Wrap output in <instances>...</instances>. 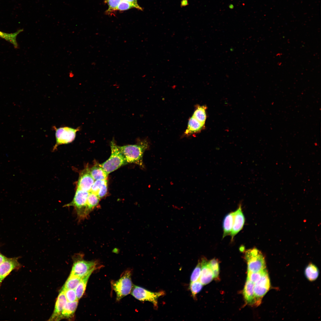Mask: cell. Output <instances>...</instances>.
Instances as JSON below:
<instances>
[{
	"label": "cell",
	"instance_id": "cell-14",
	"mask_svg": "<svg viewBox=\"0 0 321 321\" xmlns=\"http://www.w3.org/2000/svg\"><path fill=\"white\" fill-rule=\"evenodd\" d=\"M67 300L62 290H61L57 297L54 311L50 320H59L60 316L67 303Z\"/></svg>",
	"mask_w": 321,
	"mask_h": 321
},
{
	"label": "cell",
	"instance_id": "cell-33",
	"mask_svg": "<svg viewBox=\"0 0 321 321\" xmlns=\"http://www.w3.org/2000/svg\"><path fill=\"white\" fill-rule=\"evenodd\" d=\"M132 8H135V7L132 4L127 1L122 0L118 5L116 10L124 11Z\"/></svg>",
	"mask_w": 321,
	"mask_h": 321
},
{
	"label": "cell",
	"instance_id": "cell-13",
	"mask_svg": "<svg viewBox=\"0 0 321 321\" xmlns=\"http://www.w3.org/2000/svg\"><path fill=\"white\" fill-rule=\"evenodd\" d=\"M200 262L201 270L199 280L203 285H205L212 280L214 278V275L209 261L206 259L202 258Z\"/></svg>",
	"mask_w": 321,
	"mask_h": 321
},
{
	"label": "cell",
	"instance_id": "cell-18",
	"mask_svg": "<svg viewBox=\"0 0 321 321\" xmlns=\"http://www.w3.org/2000/svg\"><path fill=\"white\" fill-rule=\"evenodd\" d=\"M90 173L95 180L107 179L108 174L100 164H96L89 169Z\"/></svg>",
	"mask_w": 321,
	"mask_h": 321
},
{
	"label": "cell",
	"instance_id": "cell-15",
	"mask_svg": "<svg viewBox=\"0 0 321 321\" xmlns=\"http://www.w3.org/2000/svg\"><path fill=\"white\" fill-rule=\"evenodd\" d=\"M254 284L247 279L243 291V295L246 302L252 306H256L254 291Z\"/></svg>",
	"mask_w": 321,
	"mask_h": 321
},
{
	"label": "cell",
	"instance_id": "cell-34",
	"mask_svg": "<svg viewBox=\"0 0 321 321\" xmlns=\"http://www.w3.org/2000/svg\"><path fill=\"white\" fill-rule=\"evenodd\" d=\"M107 182L105 183L97 194L100 199L103 197L106 194L107 191Z\"/></svg>",
	"mask_w": 321,
	"mask_h": 321
},
{
	"label": "cell",
	"instance_id": "cell-19",
	"mask_svg": "<svg viewBox=\"0 0 321 321\" xmlns=\"http://www.w3.org/2000/svg\"><path fill=\"white\" fill-rule=\"evenodd\" d=\"M233 212L227 214L224 217L223 223V234L222 238L230 235L233 226Z\"/></svg>",
	"mask_w": 321,
	"mask_h": 321
},
{
	"label": "cell",
	"instance_id": "cell-35",
	"mask_svg": "<svg viewBox=\"0 0 321 321\" xmlns=\"http://www.w3.org/2000/svg\"><path fill=\"white\" fill-rule=\"evenodd\" d=\"M127 1L133 5L135 8L140 10H142V8L140 7L137 3V0H122Z\"/></svg>",
	"mask_w": 321,
	"mask_h": 321
},
{
	"label": "cell",
	"instance_id": "cell-11",
	"mask_svg": "<svg viewBox=\"0 0 321 321\" xmlns=\"http://www.w3.org/2000/svg\"><path fill=\"white\" fill-rule=\"evenodd\" d=\"M95 181L90 173L89 169L87 167L80 173L77 188L89 192Z\"/></svg>",
	"mask_w": 321,
	"mask_h": 321
},
{
	"label": "cell",
	"instance_id": "cell-12",
	"mask_svg": "<svg viewBox=\"0 0 321 321\" xmlns=\"http://www.w3.org/2000/svg\"><path fill=\"white\" fill-rule=\"evenodd\" d=\"M20 264L16 258H7L0 264V286L4 279L15 269H18Z\"/></svg>",
	"mask_w": 321,
	"mask_h": 321
},
{
	"label": "cell",
	"instance_id": "cell-36",
	"mask_svg": "<svg viewBox=\"0 0 321 321\" xmlns=\"http://www.w3.org/2000/svg\"><path fill=\"white\" fill-rule=\"evenodd\" d=\"M7 258L0 253V264L7 259Z\"/></svg>",
	"mask_w": 321,
	"mask_h": 321
},
{
	"label": "cell",
	"instance_id": "cell-31",
	"mask_svg": "<svg viewBox=\"0 0 321 321\" xmlns=\"http://www.w3.org/2000/svg\"><path fill=\"white\" fill-rule=\"evenodd\" d=\"M106 182H107V179L95 180L90 191L97 195L99 190L101 188L103 185Z\"/></svg>",
	"mask_w": 321,
	"mask_h": 321
},
{
	"label": "cell",
	"instance_id": "cell-21",
	"mask_svg": "<svg viewBox=\"0 0 321 321\" xmlns=\"http://www.w3.org/2000/svg\"><path fill=\"white\" fill-rule=\"evenodd\" d=\"M23 29L18 30L12 33H7L0 31V37L12 44L15 48L18 47V44L17 41V37L21 32L23 31Z\"/></svg>",
	"mask_w": 321,
	"mask_h": 321
},
{
	"label": "cell",
	"instance_id": "cell-2",
	"mask_svg": "<svg viewBox=\"0 0 321 321\" xmlns=\"http://www.w3.org/2000/svg\"><path fill=\"white\" fill-rule=\"evenodd\" d=\"M110 145L111 150V156L106 161L100 164L108 174L127 163L114 139L111 142Z\"/></svg>",
	"mask_w": 321,
	"mask_h": 321
},
{
	"label": "cell",
	"instance_id": "cell-5",
	"mask_svg": "<svg viewBox=\"0 0 321 321\" xmlns=\"http://www.w3.org/2000/svg\"><path fill=\"white\" fill-rule=\"evenodd\" d=\"M131 276V271L127 270L119 279L111 283L112 288L116 294L117 300L119 301L131 293L133 285Z\"/></svg>",
	"mask_w": 321,
	"mask_h": 321
},
{
	"label": "cell",
	"instance_id": "cell-28",
	"mask_svg": "<svg viewBox=\"0 0 321 321\" xmlns=\"http://www.w3.org/2000/svg\"><path fill=\"white\" fill-rule=\"evenodd\" d=\"M62 289L63 290L68 302H71L78 300L75 289H65L62 288Z\"/></svg>",
	"mask_w": 321,
	"mask_h": 321
},
{
	"label": "cell",
	"instance_id": "cell-3",
	"mask_svg": "<svg viewBox=\"0 0 321 321\" xmlns=\"http://www.w3.org/2000/svg\"><path fill=\"white\" fill-rule=\"evenodd\" d=\"M89 192L77 188L74 198L64 207H74L79 221L87 218L89 215L86 206L87 198Z\"/></svg>",
	"mask_w": 321,
	"mask_h": 321
},
{
	"label": "cell",
	"instance_id": "cell-37",
	"mask_svg": "<svg viewBox=\"0 0 321 321\" xmlns=\"http://www.w3.org/2000/svg\"><path fill=\"white\" fill-rule=\"evenodd\" d=\"M74 76V74L71 71V72H70L69 73V77H70V78H72V77H73Z\"/></svg>",
	"mask_w": 321,
	"mask_h": 321
},
{
	"label": "cell",
	"instance_id": "cell-22",
	"mask_svg": "<svg viewBox=\"0 0 321 321\" xmlns=\"http://www.w3.org/2000/svg\"><path fill=\"white\" fill-rule=\"evenodd\" d=\"M100 200V199L96 194L91 191L89 192L86 202L87 208L89 214L97 206Z\"/></svg>",
	"mask_w": 321,
	"mask_h": 321
},
{
	"label": "cell",
	"instance_id": "cell-6",
	"mask_svg": "<svg viewBox=\"0 0 321 321\" xmlns=\"http://www.w3.org/2000/svg\"><path fill=\"white\" fill-rule=\"evenodd\" d=\"M82 257L80 254L74 257V262L70 275L82 278L91 271L97 268V261H86L83 259Z\"/></svg>",
	"mask_w": 321,
	"mask_h": 321
},
{
	"label": "cell",
	"instance_id": "cell-23",
	"mask_svg": "<svg viewBox=\"0 0 321 321\" xmlns=\"http://www.w3.org/2000/svg\"><path fill=\"white\" fill-rule=\"evenodd\" d=\"M305 273L307 278L312 281L315 280L318 277L319 270L315 265L310 263L306 268Z\"/></svg>",
	"mask_w": 321,
	"mask_h": 321
},
{
	"label": "cell",
	"instance_id": "cell-29",
	"mask_svg": "<svg viewBox=\"0 0 321 321\" xmlns=\"http://www.w3.org/2000/svg\"><path fill=\"white\" fill-rule=\"evenodd\" d=\"M209 264L213 271L214 278L218 279L219 274V266L218 260L213 259L209 261Z\"/></svg>",
	"mask_w": 321,
	"mask_h": 321
},
{
	"label": "cell",
	"instance_id": "cell-7",
	"mask_svg": "<svg viewBox=\"0 0 321 321\" xmlns=\"http://www.w3.org/2000/svg\"><path fill=\"white\" fill-rule=\"evenodd\" d=\"M131 293L133 297L139 300L152 303L156 309L158 306V298L165 294L163 291L153 292L135 285H133Z\"/></svg>",
	"mask_w": 321,
	"mask_h": 321
},
{
	"label": "cell",
	"instance_id": "cell-1",
	"mask_svg": "<svg viewBox=\"0 0 321 321\" xmlns=\"http://www.w3.org/2000/svg\"><path fill=\"white\" fill-rule=\"evenodd\" d=\"M149 145L147 141L144 140L135 144L118 147L127 163H135L143 167V155Z\"/></svg>",
	"mask_w": 321,
	"mask_h": 321
},
{
	"label": "cell",
	"instance_id": "cell-17",
	"mask_svg": "<svg viewBox=\"0 0 321 321\" xmlns=\"http://www.w3.org/2000/svg\"><path fill=\"white\" fill-rule=\"evenodd\" d=\"M78 300L73 302H67L60 316L59 320L63 318H68L71 317L77 308Z\"/></svg>",
	"mask_w": 321,
	"mask_h": 321
},
{
	"label": "cell",
	"instance_id": "cell-26",
	"mask_svg": "<svg viewBox=\"0 0 321 321\" xmlns=\"http://www.w3.org/2000/svg\"><path fill=\"white\" fill-rule=\"evenodd\" d=\"M267 272L266 268L258 272L248 271L247 279L254 284L258 281L262 276Z\"/></svg>",
	"mask_w": 321,
	"mask_h": 321
},
{
	"label": "cell",
	"instance_id": "cell-25",
	"mask_svg": "<svg viewBox=\"0 0 321 321\" xmlns=\"http://www.w3.org/2000/svg\"><path fill=\"white\" fill-rule=\"evenodd\" d=\"M206 107L204 106H199L195 110L192 116L198 121L204 124L206 119Z\"/></svg>",
	"mask_w": 321,
	"mask_h": 321
},
{
	"label": "cell",
	"instance_id": "cell-10",
	"mask_svg": "<svg viewBox=\"0 0 321 321\" xmlns=\"http://www.w3.org/2000/svg\"><path fill=\"white\" fill-rule=\"evenodd\" d=\"M241 205L240 204L238 208L233 212V221L232 230L230 234L231 241L235 236L242 229L245 222V218L242 211Z\"/></svg>",
	"mask_w": 321,
	"mask_h": 321
},
{
	"label": "cell",
	"instance_id": "cell-9",
	"mask_svg": "<svg viewBox=\"0 0 321 321\" xmlns=\"http://www.w3.org/2000/svg\"><path fill=\"white\" fill-rule=\"evenodd\" d=\"M270 287V280L267 272L254 284V291L256 306L261 304L262 298L268 292Z\"/></svg>",
	"mask_w": 321,
	"mask_h": 321
},
{
	"label": "cell",
	"instance_id": "cell-16",
	"mask_svg": "<svg viewBox=\"0 0 321 321\" xmlns=\"http://www.w3.org/2000/svg\"><path fill=\"white\" fill-rule=\"evenodd\" d=\"M204 125V124L192 116L189 120L188 127L185 133L186 135L189 136L198 132L202 129Z\"/></svg>",
	"mask_w": 321,
	"mask_h": 321
},
{
	"label": "cell",
	"instance_id": "cell-24",
	"mask_svg": "<svg viewBox=\"0 0 321 321\" xmlns=\"http://www.w3.org/2000/svg\"><path fill=\"white\" fill-rule=\"evenodd\" d=\"M81 278L70 275L62 288L75 289Z\"/></svg>",
	"mask_w": 321,
	"mask_h": 321
},
{
	"label": "cell",
	"instance_id": "cell-20",
	"mask_svg": "<svg viewBox=\"0 0 321 321\" xmlns=\"http://www.w3.org/2000/svg\"><path fill=\"white\" fill-rule=\"evenodd\" d=\"M95 270H92L82 277L75 289L76 296L78 300L80 299L83 295L86 289L88 280L92 273Z\"/></svg>",
	"mask_w": 321,
	"mask_h": 321
},
{
	"label": "cell",
	"instance_id": "cell-32",
	"mask_svg": "<svg viewBox=\"0 0 321 321\" xmlns=\"http://www.w3.org/2000/svg\"><path fill=\"white\" fill-rule=\"evenodd\" d=\"M122 0H105L108 6V8L107 11V13H109L116 10L117 8Z\"/></svg>",
	"mask_w": 321,
	"mask_h": 321
},
{
	"label": "cell",
	"instance_id": "cell-4",
	"mask_svg": "<svg viewBox=\"0 0 321 321\" xmlns=\"http://www.w3.org/2000/svg\"><path fill=\"white\" fill-rule=\"evenodd\" d=\"M248 271L255 272L266 269L265 259L262 252L256 248L249 249L244 252Z\"/></svg>",
	"mask_w": 321,
	"mask_h": 321
},
{
	"label": "cell",
	"instance_id": "cell-30",
	"mask_svg": "<svg viewBox=\"0 0 321 321\" xmlns=\"http://www.w3.org/2000/svg\"><path fill=\"white\" fill-rule=\"evenodd\" d=\"M201 270V263L199 262L191 274L190 278L191 282L196 281L199 280Z\"/></svg>",
	"mask_w": 321,
	"mask_h": 321
},
{
	"label": "cell",
	"instance_id": "cell-8",
	"mask_svg": "<svg viewBox=\"0 0 321 321\" xmlns=\"http://www.w3.org/2000/svg\"><path fill=\"white\" fill-rule=\"evenodd\" d=\"M55 131L56 143L53 147L54 150L59 145L72 142L75 139L77 132L80 130V127L74 128L68 127L57 128L54 127Z\"/></svg>",
	"mask_w": 321,
	"mask_h": 321
},
{
	"label": "cell",
	"instance_id": "cell-27",
	"mask_svg": "<svg viewBox=\"0 0 321 321\" xmlns=\"http://www.w3.org/2000/svg\"><path fill=\"white\" fill-rule=\"evenodd\" d=\"M203 285L198 280L191 282L190 288L193 298L195 299L196 295L201 290Z\"/></svg>",
	"mask_w": 321,
	"mask_h": 321
}]
</instances>
